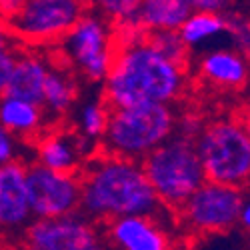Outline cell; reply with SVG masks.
Wrapping results in <instances>:
<instances>
[{
    "label": "cell",
    "mask_w": 250,
    "mask_h": 250,
    "mask_svg": "<svg viewBox=\"0 0 250 250\" xmlns=\"http://www.w3.org/2000/svg\"><path fill=\"white\" fill-rule=\"evenodd\" d=\"M166 208L142 170V164L96 154L80 170V210L96 224L126 216H160Z\"/></svg>",
    "instance_id": "cell-1"
},
{
    "label": "cell",
    "mask_w": 250,
    "mask_h": 250,
    "mask_svg": "<svg viewBox=\"0 0 250 250\" xmlns=\"http://www.w3.org/2000/svg\"><path fill=\"white\" fill-rule=\"evenodd\" d=\"M144 36L116 40L112 66L104 78V102L108 108L138 104L170 106L186 88V70L160 56Z\"/></svg>",
    "instance_id": "cell-2"
},
{
    "label": "cell",
    "mask_w": 250,
    "mask_h": 250,
    "mask_svg": "<svg viewBox=\"0 0 250 250\" xmlns=\"http://www.w3.org/2000/svg\"><path fill=\"white\" fill-rule=\"evenodd\" d=\"M174 112L166 104H138L110 108L100 152L142 162L174 134Z\"/></svg>",
    "instance_id": "cell-3"
},
{
    "label": "cell",
    "mask_w": 250,
    "mask_h": 250,
    "mask_svg": "<svg viewBox=\"0 0 250 250\" xmlns=\"http://www.w3.org/2000/svg\"><path fill=\"white\" fill-rule=\"evenodd\" d=\"M140 164L160 204L174 212L206 182L194 142L176 134L152 150Z\"/></svg>",
    "instance_id": "cell-4"
},
{
    "label": "cell",
    "mask_w": 250,
    "mask_h": 250,
    "mask_svg": "<svg viewBox=\"0 0 250 250\" xmlns=\"http://www.w3.org/2000/svg\"><path fill=\"white\" fill-rule=\"evenodd\" d=\"M194 146L208 182L242 188L250 180V134L240 118L208 122Z\"/></svg>",
    "instance_id": "cell-5"
},
{
    "label": "cell",
    "mask_w": 250,
    "mask_h": 250,
    "mask_svg": "<svg viewBox=\"0 0 250 250\" xmlns=\"http://www.w3.org/2000/svg\"><path fill=\"white\" fill-rule=\"evenodd\" d=\"M58 44L66 60L86 78L104 80L108 76L116 52V34L100 10H86Z\"/></svg>",
    "instance_id": "cell-6"
},
{
    "label": "cell",
    "mask_w": 250,
    "mask_h": 250,
    "mask_svg": "<svg viewBox=\"0 0 250 250\" xmlns=\"http://www.w3.org/2000/svg\"><path fill=\"white\" fill-rule=\"evenodd\" d=\"M84 12V4L76 0H28L4 24L14 38L24 42H60Z\"/></svg>",
    "instance_id": "cell-7"
},
{
    "label": "cell",
    "mask_w": 250,
    "mask_h": 250,
    "mask_svg": "<svg viewBox=\"0 0 250 250\" xmlns=\"http://www.w3.org/2000/svg\"><path fill=\"white\" fill-rule=\"evenodd\" d=\"M244 202L242 188L218 182H204L200 188L178 208V220L194 234L226 232L238 224Z\"/></svg>",
    "instance_id": "cell-8"
},
{
    "label": "cell",
    "mask_w": 250,
    "mask_h": 250,
    "mask_svg": "<svg viewBox=\"0 0 250 250\" xmlns=\"http://www.w3.org/2000/svg\"><path fill=\"white\" fill-rule=\"evenodd\" d=\"M24 250H114L106 228L82 212L52 220H34L22 234Z\"/></svg>",
    "instance_id": "cell-9"
},
{
    "label": "cell",
    "mask_w": 250,
    "mask_h": 250,
    "mask_svg": "<svg viewBox=\"0 0 250 250\" xmlns=\"http://www.w3.org/2000/svg\"><path fill=\"white\" fill-rule=\"evenodd\" d=\"M26 192L36 220L62 218L80 210V174L54 172L40 164L26 166Z\"/></svg>",
    "instance_id": "cell-10"
},
{
    "label": "cell",
    "mask_w": 250,
    "mask_h": 250,
    "mask_svg": "<svg viewBox=\"0 0 250 250\" xmlns=\"http://www.w3.org/2000/svg\"><path fill=\"white\" fill-rule=\"evenodd\" d=\"M100 144L82 134L68 132H44L36 144V156L40 166L54 172L80 174L84 164L96 156Z\"/></svg>",
    "instance_id": "cell-11"
},
{
    "label": "cell",
    "mask_w": 250,
    "mask_h": 250,
    "mask_svg": "<svg viewBox=\"0 0 250 250\" xmlns=\"http://www.w3.org/2000/svg\"><path fill=\"white\" fill-rule=\"evenodd\" d=\"M30 216L26 166L14 160L0 164V234H24Z\"/></svg>",
    "instance_id": "cell-12"
},
{
    "label": "cell",
    "mask_w": 250,
    "mask_h": 250,
    "mask_svg": "<svg viewBox=\"0 0 250 250\" xmlns=\"http://www.w3.org/2000/svg\"><path fill=\"white\" fill-rule=\"evenodd\" d=\"M158 218L126 216L104 224V228L114 250H170V234Z\"/></svg>",
    "instance_id": "cell-13"
},
{
    "label": "cell",
    "mask_w": 250,
    "mask_h": 250,
    "mask_svg": "<svg viewBox=\"0 0 250 250\" xmlns=\"http://www.w3.org/2000/svg\"><path fill=\"white\" fill-rule=\"evenodd\" d=\"M198 72L216 88L240 90L250 82V60L232 48H220L200 58Z\"/></svg>",
    "instance_id": "cell-14"
},
{
    "label": "cell",
    "mask_w": 250,
    "mask_h": 250,
    "mask_svg": "<svg viewBox=\"0 0 250 250\" xmlns=\"http://www.w3.org/2000/svg\"><path fill=\"white\" fill-rule=\"evenodd\" d=\"M48 70L50 66L40 56L32 52H18L4 96H12V98L40 106L42 104L44 82H46Z\"/></svg>",
    "instance_id": "cell-15"
},
{
    "label": "cell",
    "mask_w": 250,
    "mask_h": 250,
    "mask_svg": "<svg viewBox=\"0 0 250 250\" xmlns=\"http://www.w3.org/2000/svg\"><path fill=\"white\" fill-rule=\"evenodd\" d=\"M194 12L190 0H144L138 10V24L144 34L158 30H180Z\"/></svg>",
    "instance_id": "cell-16"
},
{
    "label": "cell",
    "mask_w": 250,
    "mask_h": 250,
    "mask_svg": "<svg viewBox=\"0 0 250 250\" xmlns=\"http://www.w3.org/2000/svg\"><path fill=\"white\" fill-rule=\"evenodd\" d=\"M44 112L40 106L12 96L0 98V126L8 134L36 136L42 130Z\"/></svg>",
    "instance_id": "cell-17"
},
{
    "label": "cell",
    "mask_w": 250,
    "mask_h": 250,
    "mask_svg": "<svg viewBox=\"0 0 250 250\" xmlns=\"http://www.w3.org/2000/svg\"><path fill=\"white\" fill-rule=\"evenodd\" d=\"M74 98H76V86L72 78L64 70L50 68L46 82H44L42 104H40L42 112L50 116H62L64 112L70 110Z\"/></svg>",
    "instance_id": "cell-18"
},
{
    "label": "cell",
    "mask_w": 250,
    "mask_h": 250,
    "mask_svg": "<svg viewBox=\"0 0 250 250\" xmlns=\"http://www.w3.org/2000/svg\"><path fill=\"white\" fill-rule=\"evenodd\" d=\"M184 44L190 48L200 46L202 42L214 40L226 34V16L224 14H208V12H192L188 20L178 30Z\"/></svg>",
    "instance_id": "cell-19"
},
{
    "label": "cell",
    "mask_w": 250,
    "mask_h": 250,
    "mask_svg": "<svg viewBox=\"0 0 250 250\" xmlns=\"http://www.w3.org/2000/svg\"><path fill=\"white\" fill-rule=\"evenodd\" d=\"M146 42L168 62L180 66V68H188V60H190V50L184 44V40L180 38L178 30H158V32H148Z\"/></svg>",
    "instance_id": "cell-20"
},
{
    "label": "cell",
    "mask_w": 250,
    "mask_h": 250,
    "mask_svg": "<svg viewBox=\"0 0 250 250\" xmlns=\"http://www.w3.org/2000/svg\"><path fill=\"white\" fill-rule=\"evenodd\" d=\"M108 116H110V108L106 102H96V100L86 102L78 114V126L82 136L94 142L102 140L108 126Z\"/></svg>",
    "instance_id": "cell-21"
},
{
    "label": "cell",
    "mask_w": 250,
    "mask_h": 250,
    "mask_svg": "<svg viewBox=\"0 0 250 250\" xmlns=\"http://www.w3.org/2000/svg\"><path fill=\"white\" fill-rule=\"evenodd\" d=\"M226 16V34L232 42V50L250 60V20L240 14H224Z\"/></svg>",
    "instance_id": "cell-22"
},
{
    "label": "cell",
    "mask_w": 250,
    "mask_h": 250,
    "mask_svg": "<svg viewBox=\"0 0 250 250\" xmlns=\"http://www.w3.org/2000/svg\"><path fill=\"white\" fill-rule=\"evenodd\" d=\"M206 124H202V120L196 114H184L174 122V134L186 140L196 142V138L200 136V132L204 130Z\"/></svg>",
    "instance_id": "cell-23"
},
{
    "label": "cell",
    "mask_w": 250,
    "mask_h": 250,
    "mask_svg": "<svg viewBox=\"0 0 250 250\" xmlns=\"http://www.w3.org/2000/svg\"><path fill=\"white\" fill-rule=\"evenodd\" d=\"M18 52H20L18 48H10L6 52H0V98L6 94V88H8V82H10L14 64H16Z\"/></svg>",
    "instance_id": "cell-24"
},
{
    "label": "cell",
    "mask_w": 250,
    "mask_h": 250,
    "mask_svg": "<svg viewBox=\"0 0 250 250\" xmlns=\"http://www.w3.org/2000/svg\"><path fill=\"white\" fill-rule=\"evenodd\" d=\"M12 156H14L12 134H8L2 126H0V164H8V162H12Z\"/></svg>",
    "instance_id": "cell-25"
},
{
    "label": "cell",
    "mask_w": 250,
    "mask_h": 250,
    "mask_svg": "<svg viewBox=\"0 0 250 250\" xmlns=\"http://www.w3.org/2000/svg\"><path fill=\"white\" fill-rule=\"evenodd\" d=\"M192 8H194V12L222 14V12L226 10V2H220V0H194Z\"/></svg>",
    "instance_id": "cell-26"
},
{
    "label": "cell",
    "mask_w": 250,
    "mask_h": 250,
    "mask_svg": "<svg viewBox=\"0 0 250 250\" xmlns=\"http://www.w3.org/2000/svg\"><path fill=\"white\" fill-rule=\"evenodd\" d=\"M14 36L10 34V30H8V26L0 20V52H6V50H10V48H16V44H14Z\"/></svg>",
    "instance_id": "cell-27"
},
{
    "label": "cell",
    "mask_w": 250,
    "mask_h": 250,
    "mask_svg": "<svg viewBox=\"0 0 250 250\" xmlns=\"http://www.w3.org/2000/svg\"><path fill=\"white\" fill-rule=\"evenodd\" d=\"M238 224L244 230L250 232V198H244L242 208H240V216H238Z\"/></svg>",
    "instance_id": "cell-28"
},
{
    "label": "cell",
    "mask_w": 250,
    "mask_h": 250,
    "mask_svg": "<svg viewBox=\"0 0 250 250\" xmlns=\"http://www.w3.org/2000/svg\"><path fill=\"white\" fill-rule=\"evenodd\" d=\"M240 118V122H242V126L246 128V132L250 134V102H248V106H246V110L242 112V116H238Z\"/></svg>",
    "instance_id": "cell-29"
},
{
    "label": "cell",
    "mask_w": 250,
    "mask_h": 250,
    "mask_svg": "<svg viewBox=\"0 0 250 250\" xmlns=\"http://www.w3.org/2000/svg\"><path fill=\"white\" fill-rule=\"evenodd\" d=\"M246 250H250V240H248V246H246Z\"/></svg>",
    "instance_id": "cell-30"
}]
</instances>
